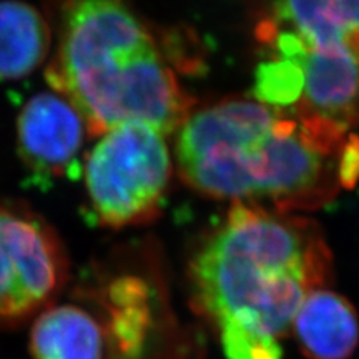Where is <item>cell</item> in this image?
Listing matches in <instances>:
<instances>
[{
  "label": "cell",
  "mask_w": 359,
  "mask_h": 359,
  "mask_svg": "<svg viewBox=\"0 0 359 359\" xmlns=\"http://www.w3.org/2000/svg\"><path fill=\"white\" fill-rule=\"evenodd\" d=\"M47 80L80 111L92 137L123 123H144L166 135L194 109V99L125 0H67Z\"/></svg>",
  "instance_id": "3"
},
{
  "label": "cell",
  "mask_w": 359,
  "mask_h": 359,
  "mask_svg": "<svg viewBox=\"0 0 359 359\" xmlns=\"http://www.w3.org/2000/svg\"><path fill=\"white\" fill-rule=\"evenodd\" d=\"M86 129L80 111L59 93L35 95L22 107L17 121L18 153L35 183L48 186L75 175Z\"/></svg>",
  "instance_id": "7"
},
{
  "label": "cell",
  "mask_w": 359,
  "mask_h": 359,
  "mask_svg": "<svg viewBox=\"0 0 359 359\" xmlns=\"http://www.w3.org/2000/svg\"><path fill=\"white\" fill-rule=\"evenodd\" d=\"M69 276L59 233L30 207L0 199V328L53 306Z\"/></svg>",
  "instance_id": "6"
},
{
  "label": "cell",
  "mask_w": 359,
  "mask_h": 359,
  "mask_svg": "<svg viewBox=\"0 0 359 359\" xmlns=\"http://www.w3.org/2000/svg\"><path fill=\"white\" fill-rule=\"evenodd\" d=\"M178 174L195 192L282 212L322 208L359 182V137L298 108L226 97L177 129Z\"/></svg>",
  "instance_id": "1"
},
{
  "label": "cell",
  "mask_w": 359,
  "mask_h": 359,
  "mask_svg": "<svg viewBox=\"0 0 359 359\" xmlns=\"http://www.w3.org/2000/svg\"><path fill=\"white\" fill-rule=\"evenodd\" d=\"M29 347L33 359H108L102 322L76 304L42 310L33 320Z\"/></svg>",
  "instance_id": "10"
},
{
  "label": "cell",
  "mask_w": 359,
  "mask_h": 359,
  "mask_svg": "<svg viewBox=\"0 0 359 359\" xmlns=\"http://www.w3.org/2000/svg\"><path fill=\"white\" fill-rule=\"evenodd\" d=\"M309 359H349L359 343V320L349 299L325 287L302 302L292 331Z\"/></svg>",
  "instance_id": "8"
},
{
  "label": "cell",
  "mask_w": 359,
  "mask_h": 359,
  "mask_svg": "<svg viewBox=\"0 0 359 359\" xmlns=\"http://www.w3.org/2000/svg\"><path fill=\"white\" fill-rule=\"evenodd\" d=\"M319 224L295 212L232 202L189 262L195 310L226 359H282V341L306 298L334 276Z\"/></svg>",
  "instance_id": "2"
},
{
  "label": "cell",
  "mask_w": 359,
  "mask_h": 359,
  "mask_svg": "<svg viewBox=\"0 0 359 359\" xmlns=\"http://www.w3.org/2000/svg\"><path fill=\"white\" fill-rule=\"evenodd\" d=\"M50 29L39 11L21 0H0V80H20L45 62Z\"/></svg>",
  "instance_id": "11"
},
{
  "label": "cell",
  "mask_w": 359,
  "mask_h": 359,
  "mask_svg": "<svg viewBox=\"0 0 359 359\" xmlns=\"http://www.w3.org/2000/svg\"><path fill=\"white\" fill-rule=\"evenodd\" d=\"M256 39L268 59L299 67L298 108L349 132L359 126V0H268Z\"/></svg>",
  "instance_id": "4"
},
{
  "label": "cell",
  "mask_w": 359,
  "mask_h": 359,
  "mask_svg": "<svg viewBox=\"0 0 359 359\" xmlns=\"http://www.w3.org/2000/svg\"><path fill=\"white\" fill-rule=\"evenodd\" d=\"M302 88L304 78L295 63L266 59L256 69L253 99L273 108H294L302 97Z\"/></svg>",
  "instance_id": "12"
},
{
  "label": "cell",
  "mask_w": 359,
  "mask_h": 359,
  "mask_svg": "<svg viewBox=\"0 0 359 359\" xmlns=\"http://www.w3.org/2000/svg\"><path fill=\"white\" fill-rule=\"evenodd\" d=\"M172 177L165 133L144 123L100 135L84 162L90 217L99 226L121 229L161 215Z\"/></svg>",
  "instance_id": "5"
},
{
  "label": "cell",
  "mask_w": 359,
  "mask_h": 359,
  "mask_svg": "<svg viewBox=\"0 0 359 359\" xmlns=\"http://www.w3.org/2000/svg\"><path fill=\"white\" fill-rule=\"evenodd\" d=\"M108 359H142L153 330V297L138 276L111 278L100 290Z\"/></svg>",
  "instance_id": "9"
}]
</instances>
